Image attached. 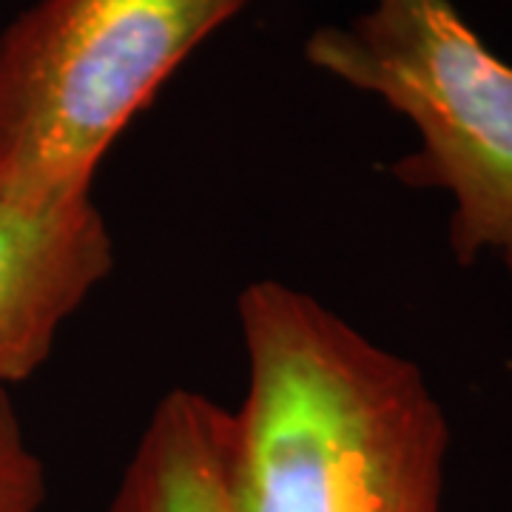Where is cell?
<instances>
[{"instance_id": "1", "label": "cell", "mask_w": 512, "mask_h": 512, "mask_svg": "<svg viewBox=\"0 0 512 512\" xmlns=\"http://www.w3.org/2000/svg\"><path fill=\"white\" fill-rule=\"evenodd\" d=\"M237 319L234 512H444L450 424L416 362L279 279L239 293Z\"/></svg>"}, {"instance_id": "2", "label": "cell", "mask_w": 512, "mask_h": 512, "mask_svg": "<svg viewBox=\"0 0 512 512\" xmlns=\"http://www.w3.org/2000/svg\"><path fill=\"white\" fill-rule=\"evenodd\" d=\"M251 0H37L0 35V202L92 197L106 151Z\"/></svg>"}, {"instance_id": "3", "label": "cell", "mask_w": 512, "mask_h": 512, "mask_svg": "<svg viewBox=\"0 0 512 512\" xmlns=\"http://www.w3.org/2000/svg\"><path fill=\"white\" fill-rule=\"evenodd\" d=\"M305 57L410 120L419 148L390 174L450 194L458 265L495 256L512 279V66L453 0H376L345 26H319Z\"/></svg>"}, {"instance_id": "4", "label": "cell", "mask_w": 512, "mask_h": 512, "mask_svg": "<svg viewBox=\"0 0 512 512\" xmlns=\"http://www.w3.org/2000/svg\"><path fill=\"white\" fill-rule=\"evenodd\" d=\"M111 268L114 239L94 197L49 208L0 202V390L35 376Z\"/></svg>"}, {"instance_id": "5", "label": "cell", "mask_w": 512, "mask_h": 512, "mask_svg": "<svg viewBox=\"0 0 512 512\" xmlns=\"http://www.w3.org/2000/svg\"><path fill=\"white\" fill-rule=\"evenodd\" d=\"M106 512H234L231 410L197 390L165 393Z\"/></svg>"}, {"instance_id": "6", "label": "cell", "mask_w": 512, "mask_h": 512, "mask_svg": "<svg viewBox=\"0 0 512 512\" xmlns=\"http://www.w3.org/2000/svg\"><path fill=\"white\" fill-rule=\"evenodd\" d=\"M43 501V461L23 436L9 390H0V512H40Z\"/></svg>"}]
</instances>
